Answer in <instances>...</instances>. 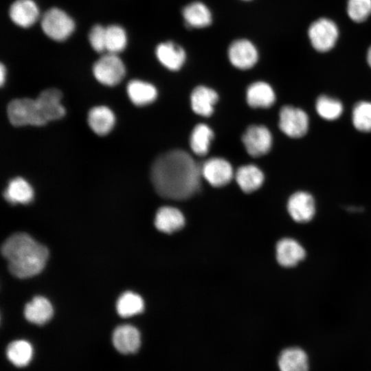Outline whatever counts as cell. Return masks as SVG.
I'll return each instance as SVG.
<instances>
[{
	"label": "cell",
	"instance_id": "obj_8",
	"mask_svg": "<svg viewBox=\"0 0 371 371\" xmlns=\"http://www.w3.org/2000/svg\"><path fill=\"white\" fill-rule=\"evenodd\" d=\"M227 57L234 67L246 70L256 64L259 53L252 41L247 38H238L233 41L229 45Z\"/></svg>",
	"mask_w": 371,
	"mask_h": 371
},
{
	"label": "cell",
	"instance_id": "obj_33",
	"mask_svg": "<svg viewBox=\"0 0 371 371\" xmlns=\"http://www.w3.org/2000/svg\"><path fill=\"white\" fill-rule=\"evenodd\" d=\"M347 12L355 22L364 21L371 14V0H348Z\"/></svg>",
	"mask_w": 371,
	"mask_h": 371
},
{
	"label": "cell",
	"instance_id": "obj_25",
	"mask_svg": "<svg viewBox=\"0 0 371 371\" xmlns=\"http://www.w3.org/2000/svg\"><path fill=\"white\" fill-rule=\"evenodd\" d=\"M127 93L131 101L137 106L153 102L157 95L153 85L139 80H133L128 83Z\"/></svg>",
	"mask_w": 371,
	"mask_h": 371
},
{
	"label": "cell",
	"instance_id": "obj_22",
	"mask_svg": "<svg viewBox=\"0 0 371 371\" xmlns=\"http://www.w3.org/2000/svg\"><path fill=\"white\" fill-rule=\"evenodd\" d=\"M155 225L159 231L170 234L180 229L184 225V217L175 207H162L156 214Z\"/></svg>",
	"mask_w": 371,
	"mask_h": 371
},
{
	"label": "cell",
	"instance_id": "obj_3",
	"mask_svg": "<svg viewBox=\"0 0 371 371\" xmlns=\"http://www.w3.org/2000/svg\"><path fill=\"white\" fill-rule=\"evenodd\" d=\"M40 23L43 32L56 42L68 39L76 29L73 18L67 12L56 7L47 10L41 15Z\"/></svg>",
	"mask_w": 371,
	"mask_h": 371
},
{
	"label": "cell",
	"instance_id": "obj_28",
	"mask_svg": "<svg viewBox=\"0 0 371 371\" xmlns=\"http://www.w3.org/2000/svg\"><path fill=\"white\" fill-rule=\"evenodd\" d=\"M6 355L15 366L24 367L30 362L32 358L33 348L27 341L15 340L8 346Z\"/></svg>",
	"mask_w": 371,
	"mask_h": 371
},
{
	"label": "cell",
	"instance_id": "obj_17",
	"mask_svg": "<svg viewBox=\"0 0 371 371\" xmlns=\"http://www.w3.org/2000/svg\"><path fill=\"white\" fill-rule=\"evenodd\" d=\"M303 247L292 238H283L276 245V258L279 264L285 267L296 265L305 257Z\"/></svg>",
	"mask_w": 371,
	"mask_h": 371
},
{
	"label": "cell",
	"instance_id": "obj_29",
	"mask_svg": "<svg viewBox=\"0 0 371 371\" xmlns=\"http://www.w3.org/2000/svg\"><path fill=\"white\" fill-rule=\"evenodd\" d=\"M213 137V131L208 126L204 124L196 125L192 131L190 139L192 150L197 155H205Z\"/></svg>",
	"mask_w": 371,
	"mask_h": 371
},
{
	"label": "cell",
	"instance_id": "obj_27",
	"mask_svg": "<svg viewBox=\"0 0 371 371\" xmlns=\"http://www.w3.org/2000/svg\"><path fill=\"white\" fill-rule=\"evenodd\" d=\"M127 44V32L122 26L118 24L106 26V52L118 54L126 49Z\"/></svg>",
	"mask_w": 371,
	"mask_h": 371
},
{
	"label": "cell",
	"instance_id": "obj_2",
	"mask_svg": "<svg viewBox=\"0 0 371 371\" xmlns=\"http://www.w3.org/2000/svg\"><path fill=\"white\" fill-rule=\"evenodd\" d=\"M11 273L19 278L38 274L48 258L47 249L25 233H16L8 238L1 247Z\"/></svg>",
	"mask_w": 371,
	"mask_h": 371
},
{
	"label": "cell",
	"instance_id": "obj_35",
	"mask_svg": "<svg viewBox=\"0 0 371 371\" xmlns=\"http://www.w3.org/2000/svg\"><path fill=\"white\" fill-rule=\"evenodd\" d=\"M6 77V68L5 67L1 64L0 66V83L1 85H3V84L5 82Z\"/></svg>",
	"mask_w": 371,
	"mask_h": 371
},
{
	"label": "cell",
	"instance_id": "obj_30",
	"mask_svg": "<svg viewBox=\"0 0 371 371\" xmlns=\"http://www.w3.org/2000/svg\"><path fill=\"white\" fill-rule=\"evenodd\" d=\"M144 301L137 294L127 291L122 293L116 304L117 313L123 317L139 314L144 311Z\"/></svg>",
	"mask_w": 371,
	"mask_h": 371
},
{
	"label": "cell",
	"instance_id": "obj_26",
	"mask_svg": "<svg viewBox=\"0 0 371 371\" xmlns=\"http://www.w3.org/2000/svg\"><path fill=\"white\" fill-rule=\"evenodd\" d=\"M236 180L243 192L249 193L256 190L262 186L264 181V175L256 166L246 165L237 170Z\"/></svg>",
	"mask_w": 371,
	"mask_h": 371
},
{
	"label": "cell",
	"instance_id": "obj_21",
	"mask_svg": "<svg viewBox=\"0 0 371 371\" xmlns=\"http://www.w3.org/2000/svg\"><path fill=\"white\" fill-rule=\"evenodd\" d=\"M275 101V93L267 82H254L247 90V102L251 107L268 108L273 105Z\"/></svg>",
	"mask_w": 371,
	"mask_h": 371
},
{
	"label": "cell",
	"instance_id": "obj_11",
	"mask_svg": "<svg viewBox=\"0 0 371 371\" xmlns=\"http://www.w3.org/2000/svg\"><path fill=\"white\" fill-rule=\"evenodd\" d=\"M201 175L214 187L227 184L233 177L231 164L222 158H211L201 166Z\"/></svg>",
	"mask_w": 371,
	"mask_h": 371
},
{
	"label": "cell",
	"instance_id": "obj_12",
	"mask_svg": "<svg viewBox=\"0 0 371 371\" xmlns=\"http://www.w3.org/2000/svg\"><path fill=\"white\" fill-rule=\"evenodd\" d=\"M158 61L170 71H178L186 60V52L182 46L172 41H163L155 50Z\"/></svg>",
	"mask_w": 371,
	"mask_h": 371
},
{
	"label": "cell",
	"instance_id": "obj_5",
	"mask_svg": "<svg viewBox=\"0 0 371 371\" xmlns=\"http://www.w3.org/2000/svg\"><path fill=\"white\" fill-rule=\"evenodd\" d=\"M93 74L104 85L115 86L124 78L126 67L118 54L106 52L93 64Z\"/></svg>",
	"mask_w": 371,
	"mask_h": 371
},
{
	"label": "cell",
	"instance_id": "obj_6",
	"mask_svg": "<svg viewBox=\"0 0 371 371\" xmlns=\"http://www.w3.org/2000/svg\"><path fill=\"white\" fill-rule=\"evenodd\" d=\"M308 34L312 46L318 52H325L335 46L339 30L335 22L320 18L312 23Z\"/></svg>",
	"mask_w": 371,
	"mask_h": 371
},
{
	"label": "cell",
	"instance_id": "obj_10",
	"mask_svg": "<svg viewBox=\"0 0 371 371\" xmlns=\"http://www.w3.org/2000/svg\"><path fill=\"white\" fill-rule=\"evenodd\" d=\"M8 15L16 26L28 28L40 21L42 14L34 0H15L9 8Z\"/></svg>",
	"mask_w": 371,
	"mask_h": 371
},
{
	"label": "cell",
	"instance_id": "obj_19",
	"mask_svg": "<svg viewBox=\"0 0 371 371\" xmlns=\"http://www.w3.org/2000/svg\"><path fill=\"white\" fill-rule=\"evenodd\" d=\"M53 313L52 304L43 296H36L26 304L24 308L25 319L37 325L47 323L52 318Z\"/></svg>",
	"mask_w": 371,
	"mask_h": 371
},
{
	"label": "cell",
	"instance_id": "obj_37",
	"mask_svg": "<svg viewBox=\"0 0 371 371\" xmlns=\"http://www.w3.org/2000/svg\"><path fill=\"white\" fill-rule=\"evenodd\" d=\"M241 1H252V0H241Z\"/></svg>",
	"mask_w": 371,
	"mask_h": 371
},
{
	"label": "cell",
	"instance_id": "obj_15",
	"mask_svg": "<svg viewBox=\"0 0 371 371\" xmlns=\"http://www.w3.org/2000/svg\"><path fill=\"white\" fill-rule=\"evenodd\" d=\"M61 91L56 88L43 90L36 98L41 111L47 122L56 120L63 117L65 109L60 101Z\"/></svg>",
	"mask_w": 371,
	"mask_h": 371
},
{
	"label": "cell",
	"instance_id": "obj_20",
	"mask_svg": "<svg viewBox=\"0 0 371 371\" xmlns=\"http://www.w3.org/2000/svg\"><path fill=\"white\" fill-rule=\"evenodd\" d=\"M115 118L113 111L105 106H97L88 113V124L98 135H105L113 128Z\"/></svg>",
	"mask_w": 371,
	"mask_h": 371
},
{
	"label": "cell",
	"instance_id": "obj_4",
	"mask_svg": "<svg viewBox=\"0 0 371 371\" xmlns=\"http://www.w3.org/2000/svg\"><path fill=\"white\" fill-rule=\"evenodd\" d=\"M7 115L10 122L15 126H43L47 122L36 99L23 98L11 100L7 106Z\"/></svg>",
	"mask_w": 371,
	"mask_h": 371
},
{
	"label": "cell",
	"instance_id": "obj_31",
	"mask_svg": "<svg viewBox=\"0 0 371 371\" xmlns=\"http://www.w3.org/2000/svg\"><path fill=\"white\" fill-rule=\"evenodd\" d=\"M315 109L318 115L328 121L339 118L343 112L341 102L332 97L322 95L317 98L315 102Z\"/></svg>",
	"mask_w": 371,
	"mask_h": 371
},
{
	"label": "cell",
	"instance_id": "obj_13",
	"mask_svg": "<svg viewBox=\"0 0 371 371\" xmlns=\"http://www.w3.org/2000/svg\"><path fill=\"white\" fill-rule=\"evenodd\" d=\"M287 209L294 221L299 223L308 222L315 214L314 199L307 192H296L290 196L287 203Z\"/></svg>",
	"mask_w": 371,
	"mask_h": 371
},
{
	"label": "cell",
	"instance_id": "obj_36",
	"mask_svg": "<svg viewBox=\"0 0 371 371\" xmlns=\"http://www.w3.org/2000/svg\"><path fill=\"white\" fill-rule=\"evenodd\" d=\"M367 61L369 66L371 67V46L369 47L367 53Z\"/></svg>",
	"mask_w": 371,
	"mask_h": 371
},
{
	"label": "cell",
	"instance_id": "obj_18",
	"mask_svg": "<svg viewBox=\"0 0 371 371\" xmlns=\"http://www.w3.org/2000/svg\"><path fill=\"white\" fill-rule=\"evenodd\" d=\"M218 100L217 93L205 86H198L191 93L192 110L198 115L208 117L214 111V105Z\"/></svg>",
	"mask_w": 371,
	"mask_h": 371
},
{
	"label": "cell",
	"instance_id": "obj_34",
	"mask_svg": "<svg viewBox=\"0 0 371 371\" xmlns=\"http://www.w3.org/2000/svg\"><path fill=\"white\" fill-rule=\"evenodd\" d=\"M106 27L95 24L89 32L88 40L92 49L98 53H105Z\"/></svg>",
	"mask_w": 371,
	"mask_h": 371
},
{
	"label": "cell",
	"instance_id": "obj_9",
	"mask_svg": "<svg viewBox=\"0 0 371 371\" xmlns=\"http://www.w3.org/2000/svg\"><path fill=\"white\" fill-rule=\"evenodd\" d=\"M242 140L247 152L252 157H260L271 149L272 136L264 126L251 125L243 135Z\"/></svg>",
	"mask_w": 371,
	"mask_h": 371
},
{
	"label": "cell",
	"instance_id": "obj_14",
	"mask_svg": "<svg viewBox=\"0 0 371 371\" xmlns=\"http://www.w3.org/2000/svg\"><path fill=\"white\" fill-rule=\"evenodd\" d=\"M181 14L187 28H205L213 21L211 10L201 1H194L186 4L182 8Z\"/></svg>",
	"mask_w": 371,
	"mask_h": 371
},
{
	"label": "cell",
	"instance_id": "obj_7",
	"mask_svg": "<svg viewBox=\"0 0 371 371\" xmlns=\"http://www.w3.org/2000/svg\"><path fill=\"white\" fill-rule=\"evenodd\" d=\"M279 128L287 136L300 138L308 129L309 120L306 112L293 106H284L280 111Z\"/></svg>",
	"mask_w": 371,
	"mask_h": 371
},
{
	"label": "cell",
	"instance_id": "obj_32",
	"mask_svg": "<svg viewBox=\"0 0 371 371\" xmlns=\"http://www.w3.org/2000/svg\"><path fill=\"white\" fill-rule=\"evenodd\" d=\"M352 124L359 131L371 132V102L360 101L353 107Z\"/></svg>",
	"mask_w": 371,
	"mask_h": 371
},
{
	"label": "cell",
	"instance_id": "obj_23",
	"mask_svg": "<svg viewBox=\"0 0 371 371\" xmlns=\"http://www.w3.org/2000/svg\"><path fill=\"white\" fill-rule=\"evenodd\" d=\"M278 366L280 371H308V357L300 348H288L281 352Z\"/></svg>",
	"mask_w": 371,
	"mask_h": 371
},
{
	"label": "cell",
	"instance_id": "obj_24",
	"mask_svg": "<svg viewBox=\"0 0 371 371\" xmlns=\"http://www.w3.org/2000/svg\"><path fill=\"white\" fill-rule=\"evenodd\" d=\"M3 196L10 203L26 204L32 200L34 190L24 179L16 177L10 181Z\"/></svg>",
	"mask_w": 371,
	"mask_h": 371
},
{
	"label": "cell",
	"instance_id": "obj_16",
	"mask_svg": "<svg viewBox=\"0 0 371 371\" xmlns=\"http://www.w3.org/2000/svg\"><path fill=\"white\" fill-rule=\"evenodd\" d=\"M112 341L114 347L122 354L134 353L141 344L140 333L137 328L129 324L117 326L113 331Z\"/></svg>",
	"mask_w": 371,
	"mask_h": 371
},
{
	"label": "cell",
	"instance_id": "obj_1",
	"mask_svg": "<svg viewBox=\"0 0 371 371\" xmlns=\"http://www.w3.org/2000/svg\"><path fill=\"white\" fill-rule=\"evenodd\" d=\"M201 166L186 151L171 150L159 155L152 164L150 179L162 197L184 200L200 188Z\"/></svg>",
	"mask_w": 371,
	"mask_h": 371
}]
</instances>
